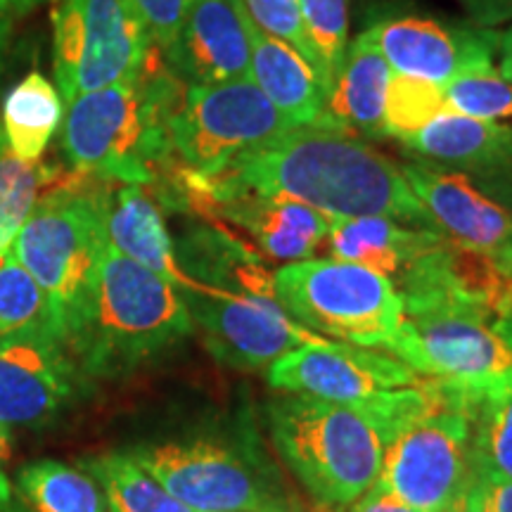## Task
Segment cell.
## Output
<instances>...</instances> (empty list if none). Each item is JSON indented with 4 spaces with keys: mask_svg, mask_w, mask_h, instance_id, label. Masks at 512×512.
<instances>
[{
    "mask_svg": "<svg viewBox=\"0 0 512 512\" xmlns=\"http://www.w3.org/2000/svg\"><path fill=\"white\" fill-rule=\"evenodd\" d=\"M446 112L451 110L446 105L444 86L418 79V76L392 74L387 98H384L387 138L406 143Z\"/></svg>",
    "mask_w": 512,
    "mask_h": 512,
    "instance_id": "obj_32",
    "label": "cell"
},
{
    "mask_svg": "<svg viewBox=\"0 0 512 512\" xmlns=\"http://www.w3.org/2000/svg\"><path fill=\"white\" fill-rule=\"evenodd\" d=\"M349 512H418L396 498L382 482H375L358 501L351 503Z\"/></svg>",
    "mask_w": 512,
    "mask_h": 512,
    "instance_id": "obj_38",
    "label": "cell"
},
{
    "mask_svg": "<svg viewBox=\"0 0 512 512\" xmlns=\"http://www.w3.org/2000/svg\"><path fill=\"white\" fill-rule=\"evenodd\" d=\"M204 219L230 223L245 230L252 245L266 259L280 264L313 259L325 247L330 233V216L285 197H266L254 192H223L202 197L195 204Z\"/></svg>",
    "mask_w": 512,
    "mask_h": 512,
    "instance_id": "obj_18",
    "label": "cell"
},
{
    "mask_svg": "<svg viewBox=\"0 0 512 512\" xmlns=\"http://www.w3.org/2000/svg\"><path fill=\"white\" fill-rule=\"evenodd\" d=\"M439 238V230L408 226L384 216H330L325 247L332 259L366 266L396 285Z\"/></svg>",
    "mask_w": 512,
    "mask_h": 512,
    "instance_id": "obj_23",
    "label": "cell"
},
{
    "mask_svg": "<svg viewBox=\"0 0 512 512\" xmlns=\"http://www.w3.org/2000/svg\"><path fill=\"white\" fill-rule=\"evenodd\" d=\"M19 494L34 512H112L95 477L55 460L24 467Z\"/></svg>",
    "mask_w": 512,
    "mask_h": 512,
    "instance_id": "obj_27",
    "label": "cell"
},
{
    "mask_svg": "<svg viewBox=\"0 0 512 512\" xmlns=\"http://www.w3.org/2000/svg\"><path fill=\"white\" fill-rule=\"evenodd\" d=\"M477 396L444 382L427 413L403 425L384 444L382 482L418 512H446L472 479V418Z\"/></svg>",
    "mask_w": 512,
    "mask_h": 512,
    "instance_id": "obj_8",
    "label": "cell"
},
{
    "mask_svg": "<svg viewBox=\"0 0 512 512\" xmlns=\"http://www.w3.org/2000/svg\"><path fill=\"white\" fill-rule=\"evenodd\" d=\"M458 512H486L484 510V503H482V496H479V486L475 482V477L470 479V484H467L465 494L460 496Z\"/></svg>",
    "mask_w": 512,
    "mask_h": 512,
    "instance_id": "obj_40",
    "label": "cell"
},
{
    "mask_svg": "<svg viewBox=\"0 0 512 512\" xmlns=\"http://www.w3.org/2000/svg\"><path fill=\"white\" fill-rule=\"evenodd\" d=\"M299 5L311 48V67L328 98L349 46V0H299Z\"/></svg>",
    "mask_w": 512,
    "mask_h": 512,
    "instance_id": "obj_31",
    "label": "cell"
},
{
    "mask_svg": "<svg viewBox=\"0 0 512 512\" xmlns=\"http://www.w3.org/2000/svg\"><path fill=\"white\" fill-rule=\"evenodd\" d=\"M249 17L261 34L285 41L311 64V48L304 34L299 0H245ZM316 72V69H313Z\"/></svg>",
    "mask_w": 512,
    "mask_h": 512,
    "instance_id": "obj_34",
    "label": "cell"
},
{
    "mask_svg": "<svg viewBox=\"0 0 512 512\" xmlns=\"http://www.w3.org/2000/svg\"><path fill=\"white\" fill-rule=\"evenodd\" d=\"M382 351L422 380H439L479 396L512 373V311L467 299L403 302V323Z\"/></svg>",
    "mask_w": 512,
    "mask_h": 512,
    "instance_id": "obj_6",
    "label": "cell"
},
{
    "mask_svg": "<svg viewBox=\"0 0 512 512\" xmlns=\"http://www.w3.org/2000/svg\"><path fill=\"white\" fill-rule=\"evenodd\" d=\"M12 453V439H10V427L0 422V463L10 458Z\"/></svg>",
    "mask_w": 512,
    "mask_h": 512,
    "instance_id": "obj_44",
    "label": "cell"
},
{
    "mask_svg": "<svg viewBox=\"0 0 512 512\" xmlns=\"http://www.w3.org/2000/svg\"><path fill=\"white\" fill-rule=\"evenodd\" d=\"M283 309L316 335L356 347L384 349L403 323L394 283L366 266L339 259H304L273 273Z\"/></svg>",
    "mask_w": 512,
    "mask_h": 512,
    "instance_id": "obj_7",
    "label": "cell"
},
{
    "mask_svg": "<svg viewBox=\"0 0 512 512\" xmlns=\"http://www.w3.org/2000/svg\"><path fill=\"white\" fill-rule=\"evenodd\" d=\"M252 79L292 126L318 124L325 110V88L313 67L285 41L252 31Z\"/></svg>",
    "mask_w": 512,
    "mask_h": 512,
    "instance_id": "obj_24",
    "label": "cell"
},
{
    "mask_svg": "<svg viewBox=\"0 0 512 512\" xmlns=\"http://www.w3.org/2000/svg\"><path fill=\"white\" fill-rule=\"evenodd\" d=\"M403 176L444 238L512 278V214L467 178L439 166L408 162Z\"/></svg>",
    "mask_w": 512,
    "mask_h": 512,
    "instance_id": "obj_15",
    "label": "cell"
},
{
    "mask_svg": "<svg viewBox=\"0 0 512 512\" xmlns=\"http://www.w3.org/2000/svg\"><path fill=\"white\" fill-rule=\"evenodd\" d=\"M498 72L503 74V79H508L512 83V22L508 24V29L503 31L501 38H498Z\"/></svg>",
    "mask_w": 512,
    "mask_h": 512,
    "instance_id": "obj_39",
    "label": "cell"
},
{
    "mask_svg": "<svg viewBox=\"0 0 512 512\" xmlns=\"http://www.w3.org/2000/svg\"><path fill=\"white\" fill-rule=\"evenodd\" d=\"M107 190L110 181L62 171L43 190L10 249L46 292L67 354L86 316L107 247Z\"/></svg>",
    "mask_w": 512,
    "mask_h": 512,
    "instance_id": "obj_3",
    "label": "cell"
},
{
    "mask_svg": "<svg viewBox=\"0 0 512 512\" xmlns=\"http://www.w3.org/2000/svg\"><path fill=\"white\" fill-rule=\"evenodd\" d=\"M0 512H12V489L3 470H0Z\"/></svg>",
    "mask_w": 512,
    "mask_h": 512,
    "instance_id": "obj_43",
    "label": "cell"
},
{
    "mask_svg": "<svg viewBox=\"0 0 512 512\" xmlns=\"http://www.w3.org/2000/svg\"><path fill=\"white\" fill-rule=\"evenodd\" d=\"M252 31L245 0H192L176 41L162 60L185 86L249 79Z\"/></svg>",
    "mask_w": 512,
    "mask_h": 512,
    "instance_id": "obj_17",
    "label": "cell"
},
{
    "mask_svg": "<svg viewBox=\"0 0 512 512\" xmlns=\"http://www.w3.org/2000/svg\"><path fill=\"white\" fill-rule=\"evenodd\" d=\"M181 294L207 349L230 368H268L287 351L325 342L299 325L273 297L221 292L197 283Z\"/></svg>",
    "mask_w": 512,
    "mask_h": 512,
    "instance_id": "obj_12",
    "label": "cell"
},
{
    "mask_svg": "<svg viewBox=\"0 0 512 512\" xmlns=\"http://www.w3.org/2000/svg\"><path fill=\"white\" fill-rule=\"evenodd\" d=\"M392 67L384 60L368 31L349 41L347 55L332 83L320 126L342 128L366 140H387L384 131V98Z\"/></svg>",
    "mask_w": 512,
    "mask_h": 512,
    "instance_id": "obj_22",
    "label": "cell"
},
{
    "mask_svg": "<svg viewBox=\"0 0 512 512\" xmlns=\"http://www.w3.org/2000/svg\"><path fill=\"white\" fill-rule=\"evenodd\" d=\"M107 245L126 259L162 275L178 292L190 290L195 280L183 273L176 247L164 221V209L145 185L110 183L105 202Z\"/></svg>",
    "mask_w": 512,
    "mask_h": 512,
    "instance_id": "obj_20",
    "label": "cell"
},
{
    "mask_svg": "<svg viewBox=\"0 0 512 512\" xmlns=\"http://www.w3.org/2000/svg\"><path fill=\"white\" fill-rule=\"evenodd\" d=\"M470 22L484 29H496L512 22V0H458Z\"/></svg>",
    "mask_w": 512,
    "mask_h": 512,
    "instance_id": "obj_37",
    "label": "cell"
},
{
    "mask_svg": "<svg viewBox=\"0 0 512 512\" xmlns=\"http://www.w3.org/2000/svg\"><path fill=\"white\" fill-rule=\"evenodd\" d=\"M155 50L131 0H60L55 76L64 105L138 74Z\"/></svg>",
    "mask_w": 512,
    "mask_h": 512,
    "instance_id": "obj_10",
    "label": "cell"
},
{
    "mask_svg": "<svg viewBox=\"0 0 512 512\" xmlns=\"http://www.w3.org/2000/svg\"><path fill=\"white\" fill-rule=\"evenodd\" d=\"M83 467L102 486L112 512H197L147 475L131 453H107L86 460Z\"/></svg>",
    "mask_w": 512,
    "mask_h": 512,
    "instance_id": "obj_28",
    "label": "cell"
},
{
    "mask_svg": "<svg viewBox=\"0 0 512 512\" xmlns=\"http://www.w3.org/2000/svg\"><path fill=\"white\" fill-rule=\"evenodd\" d=\"M48 3V0H0V15L15 17V15H27V12L36 10L38 5Z\"/></svg>",
    "mask_w": 512,
    "mask_h": 512,
    "instance_id": "obj_41",
    "label": "cell"
},
{
    "mask_svg": "<svg viewBox=\"0 0 512 512\" xmlns=\"http://www.w3.org/2000/svg\"><path fill=\"white\" fill-rule=\"evenodd\" d=\"M448 110L470 119L512 124V83L496 67L470 72L444 86Z\"/></svg>",
    "mask_w": 512,
    "mask_h": 512,
    "instance_id": "obj_33",
    "label": "cell"
},
{
    "mask_svg": "<svg viewBox=\"0 0 512 512\" xmlns=\"http://www.w3.org/2000/svg\"><path fill=\"white\" fill-rule=\"evenodd\" d=\"M192 328L174 285L107 245L69 358L86 375L117 377L174 347Z\"/></svg>",
    "mask_w": 512,
    "mask_h": 512,
    "instance_id": "obj_4",
    "label": "cell"
},
{
    "mask_svg": "<svg viewBox=\"0 0 512 512\" xmlns=\"http://www.w3.org/2000/svg\"><path fill=\"white\" fill-rule=\"evenodd\" d=\"M472 477L479 486L486 512H512V479L475 470V467H472Z\"/></svg>",
    "mask_w": 512,
    "mask_h": 512,
    "instance_id": "obj_36",
    "label": "cell"
},
{
    "mask_svg": "<svg viewBox=\"0 0 512 512\" xmlns=\"http://www.w3.org/2000/svg\"><path fill=\"white\" fill-rule=\"evenodd\" d=\"M394 74L418 76L437 86L470 72L494 67L496 29L475 22H444L430 17H389L368 29Z\"/></svg>",
    "mask_w": 512,
    "mask_h": 512,
    "instance_id": "obj_14",
    "label": "cell"
},
{
    "mask_svg": "<svg viewBox=\"0 0 512 512\" xmlns=\"http://www.w3.org/2000/svg\"><path fill=\"white\" fill-rule=\"evenodd\" d=\"M176 259L183 273L197 285L214 287L221 292L252 294V297H275L273 273L266 261L256 252L235 238L219 221L200 223L183 233L174 242Z\"/></svg>",
    "mask_w": 512,
    "mask_h": 512,
    "instance_id": "obj_21",
    "label": "cell"
},
{
    "mask_svg": "<svg viewBox=\"0 0 512 512\" xmlns=\"http://www.w3.org/2000/svg\"><path fill=\"white\" fill-rule=\"evenodd\" d=\"M131 3L143 19L152 46L164 53L176 41L192 0H131Z\"/></svg>",
    "mask_w": 512,
    "mask_h": 512,
    "instance_id": "obj_35",
    "label": "cell"
},
{
    "mask_svg": "<svg viewBox=\"0 0 512 512\" xmlns=\"http://www.w3.org/2000/svg\"><path fill=\"white\" fill-rule=\"evenodd\" d=\"M178 185L183 209H195L209 195L254 192L302 202L325 216H384L437 230L399 162L366 138L332 126H294L214 178L181 169Z\"/></svg>",
    "mask_w": 512,
    "mask_h": 512,
    "instance_id": "obj_1",
    "label": "cell"
},
{
    "mask_svg": "<svg viewBox=\"0 0 512 512\" xmlns=\"http://www.w3.org/2000/svg\"><path fill=\"white\" fill-rule=\"evenodd\" d=\"M290 128L294 126L252 79L185 86L171 126V143L181 169L214 178Z\"/></svg>",
    "mask_w": 512,
    "mask_h": 512,
    "instance_id": "obj_9",
    "label": "cell"
},
{
    "mask_svg": "<svg viewBox=\"0 0 512 512\" xmlns=\"http://www.w3.org/2000/svg\"><path fill=\"white\" fill-rule=\"evenodd\" d=\"M74 361L60 344L19 342L0 347V422L38 425L72 399Z\"/></svg>",
    "mask_w": 512,
    "mask_h": 512,
    "instance_id": "obj_19",
    "label": "cell"
},
{
    "mask_svg": "<svg viewBox=\"0 0 512 512\" xmlns=\"http://www.w3.org/2000/svg\"><path fill=\"white\" fill-rule=\"evenodd\" d=\"M458 501H460V498H458ZM446 512H458V503H456V505H453V508H448Z\"/></svg>",
    "mask_w": 512,
    "mask_h": 512,
    "instance_id": "obj_45",
    "label": "cell"
},
{
    "mask_svg": "<svg viewBox=\"0 0 512 512\" xmlns=\"http://www.w3.org/2000/svg\"><path fill=\"white\" fill-rule=\"evenodd\" d=\"M60 174L62 171L55 166L27 162L15 155L0 124V256L10 252L43 190Z\"/></svg>",
    "mask_w": 512,
    "mask_h": 512,
    "instance_id": "obj_29",
    "label": "cell"
},
{
    "mask_svg": "<svg viewBox=\"0 0 512 512\" xmlns=\"http://www.w3.org/2000/svg\"><path fill=\"white\" fill-rule=\"evenodd\" d=\"M10 38H12V24H10V17L0 15V67H3L5 55H8Z\"/></svg>",
    "mask_w": 512,
    "mask_h": 512,
    "instance_id": "obj_42",
    "label": "cell"
},
{
    "mask_svg": "<svg viewBox=\"0 0 512 512\" xmlns=\"http://www.w3.org/2000/svg\"><path fill=\"white\" fill-rule=\"evenodd\" d=\"M64 110L62 93L43 74L29 72L17 81L0 110V124L15 155L27 162H41L50 140L62 128Z\"/></svg>",
    "mask_w": 512,
    "mask_h": 512,
    "instance_id": "obj_25",
    "label": "cell"
},
{
    "mask_svg": "<svg viewBox=\"0 0 512 512\" xmlns=\"http://www.w3.org/2000/svg\"><path fill=\"white\" fill-rule=\"evenodd\" d=\"M131 458L197 512H290L252 458L209 439L140 446Z\"/></svg>",
    "mask_w": 512,
    "mask_h": 512,
    "instance_id": "obj_11",
    "label": "cell"
},
{
    "mask_svg": "<svg viewBox=\"0 0 512 512\" xmlns=\"http://www.w3.org/2000/svg\"><path fill=\"white\" fill-rule=\"evenodd\" d=\"M19 342H53L62 347L46 292L8 252L0 256V347Z\"/></svg>",
    "mask_w": 512,
    "mask_h": 512,
    "instance_id": "obj_26",
    "label": "cell"
},
{
    "mask_svg": "<svg viewBox=\"0 0 512 512\" xmlns=\"http://www.w3.org/2000/svg\"><path fill=\"white\" fill-rule=\"evenodd\" d=\"M472 467L512 479V373L477 396L472 418Z\"/></svg>",
    "mask_w": 512,
    "mask_h": 512,
    "instance_id": "obj_30",
    "label": "cell"
},
{
    "mask_svg": "<svg viewBox=\"0 0 512 512\" xmlns=\"http://www.w3.org/2000/svg\"><path fill=\"white\" fill-rule=\"evenodd\" d=\"M183 93L155 50L138 74L67 102L64 159L100 181L155 188L176 169L171 126Z\"/></svg>",
    "mask_w": 512,
    "mask_h": 512,
    "instance_id": "obj_2",
    "label": "cell"
},
{
    "mask_svg": "<svg viewBox=\"0 0 512 512\" xmlns=\"http://www.w3.org/2000/svg\"><path fill=\"white\" fill-rule=\"evenodd\" d=\"M401 147L406 159L467 178L512 214V124L446 112Z\"/></svg>",
    "mask_w": 512,
    "mask_h": 512,
    "instance_id": "obj_16",
    "label": "cell"
},
{
    "mask_svg": "<svg viewBox=\"0 0 512 512\" xmlns=\"http://www.w3.org/2000/svg\"><path fill=\"white\" fill-rule=\"evenodd\" d=\"M422 377L380 349L347 342H323L287 351L268 366V384L275 392L361 406L392 389L420 384Z\"/></svg>",
    "mask_w": 512,
    "mask_h": 512,
    "instance_id": "obj_13",
    "label": "cell"
},
{
    "mask_svg": "<svg viewBox=\"0 0 512 512\" xmlns=\"http://www.w3.org/2000/svg\"><path fill=\"white\" fill-rule=\"evenodd\" d=\"M268 415L280 458L325 508H347L380 477L384 439L363 408L280 392Z\"/></svg>",
    "mask_w": 512,
    "mask_h": 512,
    "instance_id": "obj_5",
    "label": "cell"
}]
</instances>
